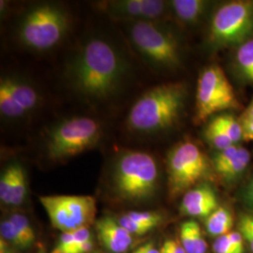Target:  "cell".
Returning <instances> with one entry per match:
<instances>
[{
  "label": "cell",
  "instance_id": "52a82bcc",
  "mask_svg": "<svg viewBox=\"0 0 253 253\" xmlns=\"http://www.w3.org/2000/svg\"><path fill=\"white\" fill-rule=\"evenodd\" d=\"M253 38L252 0L227 2L213 13L208 31V42L212 47L239 46Z\"/></svg>",
  "mask_w": 253,
  "mask_h": 253
},
{
  "label": "cell",
  "instance_id": "d6a6232c",
  "mask_svg": "<svg viewBox=\"0 0 253 253\" xmlns=\"http://www.w3.org/2000/svg\"><path fill=\"white\" fill-rule=\"evenodd\" d=\"M131 253H162V252L156 249L152 243H147L139 247L137 250Z\"/></svg>",
  "mask_w": 253,
  "mask_h": 253
},
{
  "label": "cell",
  "instance_id": "d6986e66",
  "mask_svg": "<svg viewBox=\"0 0 253 253\" xmlns=\"http://www.w3.org/2000/svg\"><path fill=\"white\" fill-rule=\"evenodd\" d=\"M235 60V66L242 79L253 84V38L238 46Z\"/></svg>",
  "mask_w": 253,
  "mask_h": 253
},
{
  "label": "cell",
  "instance_id": "44dd1931",
  "mask_svg": "<svg viewBox=\"0 0 253 253\" xmlns=\"http://www.w3.org/2000/svg\"><path fill=\"white\" fill-rule=\"evenodd\" d=\"M211 121L215 123L235 145L243 139V129L239 119H236L232 115L222 114L212 118Z\"/></svg>",
  "mask_w": 253,
  "mask_h": 253
},
{
  "label": "cell",
  "instance_id": "3957f363",
  "mask_svg": "<svg viewBox=\"0 0 253 253\" xmlns=\"http://www.w3.org/2000/svg\"><path fill=\"white\" fill-rule=\"evenodd\" d=\"M159 184V167L151 154L124 150L114 162L112 187L116 196L129 203L152 199Z\"/></svg>",
  "mask_w": 253,
  "mask_h": 253
},
{
  "label": "cell",
  "instance_id": "277c9868",
  "mask_svg": "<svg viewBox=\"0 0 253 253\" xmlns=\"http://www.w3.org/2000/svg\"><path fill=\"white\" fill-rule=\"evenodd\" d=\"M71 16L63 6L42 2L22 14L17 26V38L22 45L34 52H47L58 45L67 35Z\"/></svg>",
  "mask_w": 253,
  "mask_h": 253
},
{
  "label": "cell",
  "instance_id": "ba28073f",
  "mask_svg": "<svg viewBox=\"0 0 253 253\" xmlns=\"http://www.w3.org/2000/svg\"><path fill=\"white\" fill-rule=\"evenodd\" d=\"M168 190L171 198H176L194 188L209 172L206 154L194 142L186 140L174 145L166 160Z\"/></svg>",
  "mask_w": 253,
  "mask_h": 253
},
{
  "label": "cell",
  "instance_id": "7402d4cb",
  "mask_svg": "<svg viewBox=\"0 0 253 253\" xmlns=\"http://www.w3.org/2000/svg\"><path fill=\"white\" fill-rule=\"evenodd\" d=\"M204 135L208 144L214 147L217 151H221L235 145L230 140V138L211 120L208 122L204 130Z\"/></svg>",
  "mask_w": 253,
  "mask_h": 253
},
{
  "label": "cell",
  "instance_id": "9c48e42d",
  "mask_svg": "<svg viewBox=\"0 0 253 253\" xmlns=\"http://www.w3.org/2000/svg\"><path fill=\"white\" fill-rule=\"evenodd\" d=\"M239 107L235 90L222 69L217 65L206 67L197 82L195 123L201 124L219 112Z\"/></svg>",
  "mask_w": 253,
  "mask_h": 253
},
{
  "label": "cell",
  "instance_id": "603a6c76",
  "mask_svg": "<svg viewBox=\"0 0 253 253\" xmlns=\"http://www.w3.org/2000/svg\"><path fill=\"white\" fill-rule=\"evenodd\" d=\"M0 234L1 238L4 239L10 246L17 249H27V244L25 238L19 233L18 230L12 224L9 218H6L0 223Z\"/></svg>",
  "mask_w": 253,
  "mask_h": 253
},
{
  "label": "cell",
  "instance_id": "ffe728a7",
  "mask_svg": "<svg viewBox=\"0 0 253 253\" xmlns=\"http://www.w3.org/2000/svg\"><path fill=\"white\" fill-rule=\"evenodd\" d=\"M251 162V153L248 149L240 146L238 152L235 157L231 159L228 163L223 165L221 168L217 169V172L222 177L228 180L234 179L244 172Z\"/></svg>",
  "mask_w": 253,
  "mask_h": 253
},
{
  "label": "cell",
  "instance_id": "6da1fadb",
  "mask_svg": "<svg viewBox=\"0 0 253 253\" xmlns=\"http://www.w3.org/2000/svg\"><path fill=\"white\" fill-rule=\"evenodd\" d=\"M128 73L122 52L102 37L85 41L69 58L65 76L77 95L92 103L114 98L121 89Z\"/></svg>",
  "mask_w": 253,
  "mask_h": 253
},
{
  "label": "cell",
  "instance_id": "1f68e13d",
  "mask_svg": "<svg viewBox=\"0 0 253 253\" xmlns=\"http://www.w3.org/2000/svg\"><path fill=\"white\" fill-rule=\"evenodd\" d=\"M163 247H165L170 252V253H187L180 243H178L175 240H172V239L166 240L163 244Z\"/></svg>",
  "mask_w": 253,
  "mask_h": 253
},
{
  "label": "cell",
  "instance_id": "f546056e",
  "mask_svg": "<svg viewBox=\"0 0 253 253\" xmlns=\"http://www.w3.org/2000/svg\"><path fill=\"white\" fill-rule=\"evenodd\" d=\"M229 241L231 243V246L233 250L235 251V253H243L244 252V242H243V236L239 232H233L231 231L230 233L227 234Z\"/></svg>",
  "mask_w": 253,
  "mask_h": 253
},
{
  "label": "cell",
  "instance_id": "83f0119b",
  "mask_svg": "<svg viewBox=\"0 0 253 253\" xmlns=\"http://www.w3.org/2000/svg\"><path fill=\"white\" fill-rule=\"evenodd\" d=\"M239 233L250 246L253 253V216L242 215L239 219Z\"/></svg>",
  "mask_w": 253,
  "mask_h": 253
},
{
  "label": "cell",
  "instance_id": "ac0fdd59",
  "mask_svg": "<svg viewBox=\"0 0 253 253\" xmlns=\"http://www.w3.org/2000/svg\"><path fill=\"white\" fill-rule=\"evenodd\" d=\"M234 218L230 211L225 208H218L206 219L208 232L213 236H221L231 232Z\"/></svg>",
  "mask_w": 253,
  "mask_h": 253
},
{
  "label": "cell",
  "instance_id": "9a60e30c",
  "mask_svg": "<svg viewBox=\"0 0 253 253\" xmlns=\"http://www.w3.org/2000/svg\"><path fill=\"white\" fill-rule=\"evenodd\" d=\"M96 231L101 244L113 253H124L132 244V236L114 217H101L96 222Z\"/></svg>",
  "mask_w": 253,
  "mask_h": 253
},
{
  "label": "cell",
  "instance_id": "836d02e7",
  "mask_svg": "<svg viewBox=\"0 0 253 253\" xmlns=\"http://www.w3.org/2000/svg\"><path fill=\"white\" fill-rule=\"evenodd\" d=\"M245 199L247 201V203L253 208V179L249 183L246 189Z\"/></svg>",
  "mask_w": 253,
  "mask_h": 253
},
{
  "label": "cell",
  "instance_id": "4dcf8cb0",
  "mask_svg": "<svg viewBox=\"0 0 253 253\" xmlns=\"http://www.w3.org/2000/svg\"><path fill=\"white\" fill-rule=\"evenodd\" d=\"M92 250H93V242H92V239H90L84 243L75 246L70 250H67L64 252H59L58 250L57 251L60 253H90Z\"/></svg>",
  "mask_w": 253,
  "mask_h": 253
},
{
  "label": "cell",
  "instance_id": "f1b7e54d",
  "mask_svg": "<svg viewBox=\"0 0 253 253\" xmlns=\"http://www.w3.org/2000/svg\"><path fill=\"white\" fill-rule=\"evenodd\" d=\"M213 250L215 253H235L227 235L217 237L213 244Z\"/></svg>",
  "mask_w": 253,
  "mask_h": 253
},
{
  "label": "cell",
  "instance_id": "30bf717a",
  "mask_svg": "<svg viewBox=\"0 0 253 253\" xmlns=\"http://www.w3.org/2000/svg\"><path fill=\"white\" fill-rule=\"evenodd\" d=\"M40 202L52 225L63 233L88 228L97 212L95 198L85 195L42 196Z\"/></svg>",
  "mask_w": 253,
  "mask_h": 253
},
{
  "label": "cell",
  "instance_id": "7a4b0ae2",
  "mask_svg": "<svg viewBox=\"0 0 253 253\" xmlns=\"http://www.w3.org/2000/svg\"><path fill=\"white\" fill-rule=\"evenodd\" d=\"M187 95V86L183 83L162 84L145 91L127 114V128L143 135L171 128L180 119Z\"/></svg>",
  "mask_w": 253,
  "mask_h": 253
},
{
  "label": "cell",
  "instance_id": "8992f818",
  "mask_svg": "<svg viewBox=\"0 0 253 253\" xmlns=\"http://www.w3.org/2000/svg\"><path fill=\"white\" fill-rule=\"evenodd\" d=\"M126 31L138 54L155 69L174 70L180 66V42L172 30L162 22H127Z\"/></svg>",
  "mask_w": 253,
  "mask_h": 253
},
{
  "label": "cell",
  "instance_id": "5b68a950",
  "mask_svg": "<svg viewBox=\"0 0 253 253\" xmlns=\"http://www.w3.org/2000/svg\"><path fill=\"white\" fill-rule=\"evenodd\" d=\"M102 126L95 118L74 116L50 126L43 137L46 156L53 162H63L94 148L100 143Z\"/></svg>",
  "mask_w": 253,
  "mask_h": 253
},
{
  "label": "cell",
  "instance_id": "5bb4252c",
  "mask_svg": "<svg viewBox=\"0 0 253 253\" xmlns=\"http://www.w3.org/2000/svg\"><path fill=\"white\" fill-rule=\"evenodd\" d=\"M218 208L217 195L208 184H202L186 192L182 198L181 212L190 217H209Z\"/></svg>",
  "mask_w": 253,
  "mask_h": 253
},
{
  "label": "cell",
  "instance_id": "484cf974",
  "mask_svg": "<svg viewBox=\"0 0 253 253\" xmlns=\"http://www.w3.org/2000/svg\"><path fill=\"white\" fill-rule=\"evenodd\" d=\"M239 122L243 129V139L253 142V98L242 113Z\"/></svg>",
  "mask_w": 253,
  "mask_h": 253
},
{
  "label": "cell",
  "instance_id": "2e32d148",
  "mask_svg": "<svg viewBox=\"0 0 253 253\" xmlns=\"http://www.w3.org/2000/svg\"><path fill=\"white\" fill-rule=\"evenodd\" d=\"M169 3L176 19L187 25L198 23L209 7V2L205 0H173Z\"/></svg>",
  "mask_w": 253,
  "mask_h": 253
},
{
  "label": "cell",
  "instance_id": "4316f807",
  "mask_svg": "<svg viewBox=\"0 0 253 253\" xmlns=\"http://www.w3.org/2000/svg\"><path fill=\"white\" fill-rule=\"evenodd\" d=\"M119 224L122 227H124L126 231L130 234V235H145L146 233H148L149 231L152 230V228L150 227L145 226L139 222H137L135 220L131 219L130 217H127L126 214L123 215L122 217L119 218L118 220Z\"/></svg>",
  "mask_w": 253,
  "mask_h": 253
},
{
  "label": "cell",
  "instance_id": "e575fe53",
  "mask_svg": "<svg viewBox=\"0 0 253 253\" xmlns=\"http://www.w3.org/2000/svg\"><path fill=\"white\" fill-rule=\"evenodd\" d=\"M161 252H162V253H170V252L165 248V247H163L161 249Z\"/></svg>",
  "mask_w": 253,
  "mask_h": 253
},
{
  "label": "cell",
  "instance_id": "d4e9b609",
  "mask_svg": "<svg viewBox=\"0 0 253 253\" xmlns=\"http://www.w3.org/2000/svg\"><path fill=\"white\" fill-rule=\"evenodd\" d=\"M126 215L137 222L152 229L158 226L163 220L162 215L153 211H130Z\"/></svg>",
  "mask_w": 253,
  "mask_h": 253
},
{
  "label": "cell",
  "instance_id": "8fae6325",
  "mask_svg": "<svg viewBox=\"0 0 253 253\" xmlns=\"http://www.w3.org/2000/svg\"><path fill=\"white\" fill-rule=\"evenodd\" d=\"M42 101L41 93L27 79L7 75L0 80V115L8 120H17L31 114Z\"/></svg>",
  "mask_w": 253,
  "mask_h": 253
},
{
  "label": "cell",
  "instance_id": "4fadbf2b",
  "mask_svg": "<svg viewBox=\"0 0 253 253\" xmlns=\"http://www.w3.org/2000/svg\"><path fill=\"white\" fill-rule=\"evenodd\" d=\"M27 172L17 161L8 163L0 175V200L5 206H22L27 197Z\"/></svg>",
  "mask_w": 253,
  "mask_h": 253
},
{
  "label": "cell",
  "instance_id": "cb8c5ba5",
  "mask_svg": "<svg viewBox=\"0 0 253 253\" xmlns=\"http://www.w3.org/2000/svg\"><path fill=\"white\" fill-rule=\"evenodd\" d=\"M8 218L18 230L21 235L25 238L29 247L33 244L36 239V235L27 217L21 213H12Z\"/></svg>",
  "mask_w": 253,
  "mask_h": 253
},
{
  "label": "cell",
  "instance_id": "7c38bea8",
  "mask_svg": "<svg viewBox=\"0 0 253 253\" xmlns=\"http://www.w3.org/2000/svg\"><path fill=\"white\" fill-rule=\"evenodd\" d=\"M98 6L110 17L125 23L162 22L169 11L170 3L162 0H113L100 2Z\"/></svg>",
  "mask_w": 253,
  "mask_h": 253
},
{
  "label": "cell",
  "instance_id": "e0dca14e",
  "mask_svg": "<svg viewBox=\"0 0 253 253\" xmlns=\"http://www.w3.org/2000/svg\"><path fill=\"white\" fill-rule=\"evenodd\" d=\"M181 245L187 253H206L207 242L195 220L185 221L180 228Z\"/></svg>",
  "mask_w": 253,
  "mask_h": 253
}]
</instances>
